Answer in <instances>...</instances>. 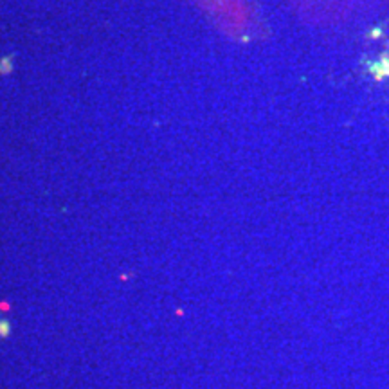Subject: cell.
Returning a JSON list of instances; mask_svg holds the SVG:
<instances>
[{
	"instance_id": "obj_1",
	"label": "cell",
	"mask_w": 389,
	"mask_h": 389,
	"mask_svg": "<svg viewBox=\"0 0 389 389\" xmlns=\"http://www.w3.org/2000/svg\"><path fill=\"white\" fill-rule=\"evenodd\" d=\"M381 67H382V73H384V76H389V58L388 54H382L381 58Z\"/></svg>"
},
{
	"instance_id": "obj_2",
	"label": "cell",
	"mask_w": 389,
	"mask_h": 389,
	"mask_svg": "<svg viewBox=\"0 0 389 389\" xmlns=\"http://www.w3.org/2000/svg\"><path fill=\"white\" fill-rule=\"evenodd\" d=\"M8 333H9V325L6 321H0V335H2V337H6Z\"/></svg>"
},
{
	"instance_id": "obj_3",
	"label": "cell",
	"mask_w": 389,
	"mask_h": 389,
	"mask_svg": "<svg viewBox=\"0 0 389 389\" xmlns=\"http://www.w3.org/2000/svg\"><path fill=\"white\" fill-rule=\"evenodd\" d=\"M371 37H375V38L381 37V29H377V31H375V32H371Z\"/></svg>"
},
{
	"instance_id": "obj_4",
	"label": "cell",
	"mask_w": 389,
	"mask_h": 389,
	"mask_svg": "<svg viewBox=\"0 0 389 389\" xmlns=\"http://www.w3.org/2000/svg\"><path fill=\"white\" fill-rule=\"evenodd\" d=\"M388 58H389V56H388Z\"/></svg>"
},
{
	"instance_id": "obj_5",
	"label": "cell",
	"mask_w": 389,
	"mask_h": 389,
	"mask_svg": "<svg viewBox=\"0 0 389 389\" xmlns=\"http://www.w3.org/2000/svg\"><path fill=\"white\" fill-rule=\"evenodd\" d=\"M388 45H389V44H388Z\"/></svg>"
}]
</instances>
